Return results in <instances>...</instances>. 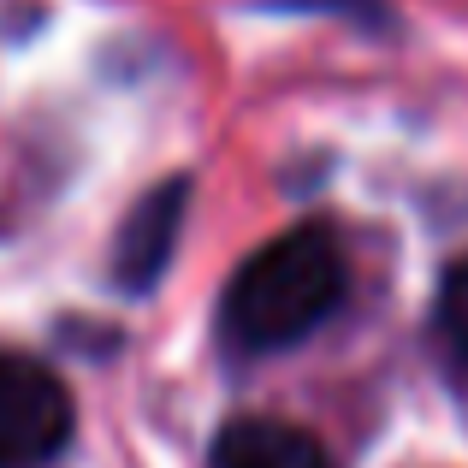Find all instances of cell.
I'll list each match as a JSON object with an SVG mask.
<instances>
[{
	"label": "cell",
	"mask_w": 468,
	"mask_h": 468,
	"mask_svg": "<svg viewBox=\"0 0 468 468\" xmlns=\"http://www.w3.org/2000/svg\"><path fill=\"white\" fill-rule=\"evenodd\" d=\"M344 291H350V261H344L338 231L309 219V226L267 238L231 273L226 297H219V332L243 356L291 350L314 326H326Z\"/></svg>",
	"instance_id": "1"
},
{
	"label": "cell",
	"mask_w": 468,
	"mask_h": 468,
	"mask_svg": "<svg viewBox=\"0 0 468 468\" xmlns=\"http://www.w3.org/2000/svg\"><path fill=\"white\" fill-rule=\"evenodd\" d=\"M71 439V391L36 356L0 350V468H48Z\"/></svg>",
	"instance_id": "2"
},
{
	"label": "cell",
	"mask_w": 468,
	"mask_h": 468,
	"mask_svg": "<svg viewBox=\"0 0 468 468\" xmlns=\"http://www.w3.org/2000/svg\"><path fill=\"white\" fill-rule=\"evenodd\" d=\"M184 214H190V178H166L154 190H143L131 202L125 226L113 238V285L125 297H143V291L160 285V273L172 267L178 255V231Z\"/></svg>",
	"instance_id": "3"
},
{
	"label": "cell",
	"mask_w": 468,
	"mask_h": 468,
	"mask_svg": "<svg viewBox=\"0 0 468 468\" xmlns=\"http://www.w3.org/2000/svg\"><path fill=\"white\" fill-rule=\"evenodd\" d=\"M214 468H332V457L309 427H297V421L238 415L214 439Z\"/></svg>",
	"instance_id": "4"
},
{
	"label": "cell",
	"mask_w": 468,
	"mask_h": 468,
	"mask_svg": "<svg viewBox=\"0 0 468 468\" xmlns=\"http://www.w3.org/2000/svg\"><path fill=\"white\" fill-rule=\"evenodd\" d=\"M439 332L457 356H468V255L451 261V273L439 279Z\"/></svg>",
	"instance_id": "5"
}]
</instances>
